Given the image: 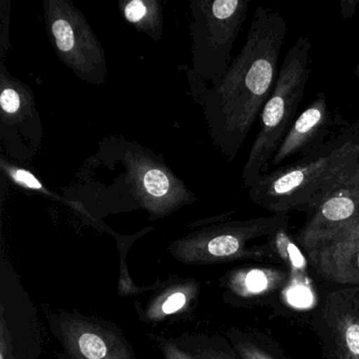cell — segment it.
<instances>
[{"label": "cell", "instance_id": "10", "mask_svg": "<svg viewBox=\"0 0 359 359\" xmlns=\"http://www.w3.org/2000/svg\"><path fill=\"white\" fill-rule=\"evenodd\" d=\"M0 142L8 155L30 163L43 140V127L34 92L0 66Z\"/></svg>", "mask_w": 359, "mask_h": 359}, {"label": "cell", "instance_id": "5", "mask_svg": "<svg viewBox=\"0 0 359 359\" xmlns=\"http://www.w3.org/2000/svg\"><path fill=\"white\" fill-rule=\"evenodd\" d=\"M192 69L187 72L216 87L232 64L235 41L250 9V0H190Z\"/></svg>", "mask_w": 359, "mask_h": 359}, {"label": "cell", "instance_id": "11", "mask_svg": "<svg viewBox=\"0 0 359 359\" xmlns=\"http://www.w3.org/2000/svg\"><path fill=\"white\" fill-rule=\"evenodd\" d=\"M351 129L330 110L327 97L320 93L295 119L271 165L276 169L319 154L346 137Z\"/></svg>", "mask_w": 359, "mask_h": 359}, {"label": "cell", "instance_id": "2", "mask_svg": "<svg viewBox=\"0 0 359 359\" xmlns=\"http://www.w3.org/2000/svg\"><path fill=\"white\" fill-rule=\"evenodd\" d=\"M287 30L278 11L259 6L245 45L216 87L208 88L187 72L191 96L203 109L212 144L229 163L236 158L274 90Z\"/></svg>", "mask_w": 359, "mask_h": 359}, {"label": "cell", "instance_id": "13", "mask_svg": "<svg viewBox=\"0 0 359 359\" xmlns=\"http://www.w3.org/2000/svg\"><path fill=\"white\" fill-rule=\"evenodd\" d=\"M201 287L196 279L170 276L156 283L146 302L135 304L136 312L140 320L149 325L186 319L198 304Z\"/></svg>", "mask_w": 359, "mask_h": 359}, {"label": "cell", "instance_id": "16", "mask_svg": "<svg viewBox=\"0 0 359 359\" xmlns=\"http://www.w3.org/2000/svg\"><path fill=\"white\" fill-rule=\"evenodd\" d=\"M163 359H241L232 344L224 338L205 333H182L177 336L152 335Z\"/></svg>", "mask_w": 359, "mask_h": 359}, {"label": "cell", "instance_id": "19", "mask_svg": "<svg viewBox=\"0 0 359 359\" xmlns=\"http://www.w3.org/2000/svg\"><path fill=\"white\" fill-rule=\"evenodd\" d=\"M271 236H272L273 247L278 252L280 257L292 266V268L299 272H304L306 268V258L287 234L285 226L277 229L271 234Z\"/></svg>", "mask_w": 359, "mask_h": 359}, {"label": "cell", "instance_id": "12", "mask_svg": "<svg viewBox=\"0 0 359 359\" xmlns=\"http://www.w3.org/2000/svg\"><path fill=\"white\" fill-rule=\"evenodd\" d=\"M309 214V219L298 235V241L304 248L346 232L358 224L359 169Z\"/></svg>", "mask_w": 359, "mask_h": 359}, {"label": "cell", "instance_id": "14", "mask_svg": "<svg viewBox=\"0 0 359 359\" xmlns=\"http://www.w3.org/2000/svg\"><path fill=\"white\" fill-rule=\"evenodd\" d=\"M309 262L325 278L359 285V229H348L304 248Z\"/></svg>", "mask_w": 359, "mask_h": 359}, {"label": "cell", "instance_id": "20", "mask_svg": "<svg viewBox=\"0 0 359 359\" xmlns=\"http://www.w3.org/2000/svg\"><path fill=\"white\" fill-rule=\"evenodd\" d=\"M287 302L294 308L308 309L314 304L315 297L308 283L304 281L293 280L285 292Z\"/></svg>", "mask_w": 359, "mask_h": 359}, {"label": "cell", "instance_id": "24", "mask_svg": "<svg viewBox=\"0 0 359 359\" xmlns=\"http://www.w3.org/2000/svg\"><path fill=\"white\" fill-rule=\"evenodd\" d=\"M357 74H358V77H359V64H358V66H357Z\"/></svg>", "mask_w": 359, "mask_h": 359}, {"label": "cell", "instance_id": "25", "mask_svg": "<svg viewBox=\"0 0 359 359\" xmlns=\"http://www.w3.org/2000/svg\"><path fill=\"white\" fill-rule=\"evenodd\" d=\"M357 226V228H358V229H359V224H356V226Z\"/></svg>", "mask_w": 359, "mask_h": 359}, {"label": "cell", "instance_id": "15", "mask_svg": "<svg viewBox=\"0 0 359 359\" xmlns=\"http://www.w3.org/2000/svg\"><path fill=\"white\" fill-rule=\"evenodd\" d=\"M350 291L327 297L325 320L333 336L336 359H359V304L356 292Z\"/></svg>", "mask_w": 359, "mask_h": 359}, {"label": "cell", "instance_id": "4", "mask_svg": "<svg viewBox=\"0 0 359 359\" xmlns=\"http://www.w3.org/2000/svg\"><path fill=\"white\" fill-rule=\"evenodd\" d=\"M311 41L300 36L285 56L276 85L260 113L259 132L243 170V188L270 172L271 161L297 118L311 73Z\"/></svg>", "mask_w": 359, "mask_h": 359}, {"label": "cell", "instance_id": "9", "mask_svg": "<svg viewBox=\"0 0 359 359\" xmlns=\"http://www.w3.org/2000/svg\"><path fill=\"white\" fill-rule=\"evenodd\" d=\"M47 319L62 348L58 359H137L131 342L112 321L77 310L55 311Z\"/></svg>", "mask_w": 359, "mask_h": 359}, {"label": "cell", "instance_id": "7", "mask_svg": "<svg viewBox=\"0 0 359 359\" xmlns=\"http://www.w3.org/2000/svg\"><path fill=\"white\" fill-rule=\"evenodd\" d=\"M43 352L39 311L3 251L0 256V359H39Z\"/></svg>", "mask_w": 359, "mask_h": 359}, {"label": "cell", "instance_id": "1", "mask_svg": "<svg viewBox=\"0 0 359 359\" xmlns=\"http://www.w3.org/2000/svg\"><path fill=\"white\" fill-rule=\"evenodd\" d=\"M64 194L68 205L98 224L136 211L154 222L197 201L163 155L121 135L100 142Z\"/></svg>", "mask_w": 359, "mask_h": 359}, {"label": "cell", "instance_id": "8", "mask_svg": "<svg viewBox=\"0 0 359 359\" xmlns=\"http://www.w3.org/2000/svg\"><path fill=\"white\" fill-rule=\"evenodd\" d=\"M287 216L274 214L270 217L245 222H229L201 226L176 239L169 253L188 266H207L248 255L247 243L255 237L272 234L287 224Z\"/></svg>", "mask_w": 359, "mask_h": 359}, {"label": "cell", "instance_id": "23", "mask_svg": "<svg viewBox=\"0 0 359 359\" xmlns=\"http://www.w3.org/2000/svg\"><path fill=\"white\" fill-rule=\"evenodd\" d=\"M359 0H341L339 3L340 8H341V14L344 18H352L356 11L357 6H358Z\"/></svg>", "mask_w": 359, "mask_h": 359}, {"label": "cell", "instance_id": "21", "mask_svg": "<svg viewBox=\"0 0 359 359\" xmlns=\"http://www.w3.org/2000/svg\"><path fill=\"white\" fill-rule=\"evenodd\" d=\"M229 337L233 348L241 359H273L238 332H231Z\"/></svg>", "mask_w": 359, "mask_h": 359}, {"label": "cell", "instance_id": "18", "mask_svg": "<svg viewBox=\"0 0 359 359\" xmlns=\"http://www.w3.org/2000/svg\"><path fill=\"white\" fill-rule=\"evenodd\" d=\"M280 280V275L262 269H243L231 273L226 278V290L238 297H251L270 291Z\"/></svg>", "mask_w": 359, "mask_h": 359}, {"label": "cell", "instance_id": "17", "mask_svg": "<svg viewBox=\"0 0 359 359\" xmlns=\"http://www.w3.org/2000/svg\"><path fill=\"white\" fill-rule=\"evenodd\" d=\"M123 18L138 32L158 43L163 33V8L159 0H130L121 3Z\"/></svg>", "mask_w": 359, "mask_h": 359}, {"label": "cell", "instance_id": "22", "mask_svg": "<svg viewBox=\"0 0 359 359\" xmlns=\"http://www.w3.org/2000/svg\"><path fill=\"white\" fill-rule=\"evenodd\" d=\"M10 1H1V57L5 55L8 48L10 47L9 22H10Z\"/></svg>", "mask_w": 359, "mask_h": 359}, {"label": "cell", "instance_id": "3", "mask_svg": "<svg viewBox=\"0 0 359 359\" xmlns=\"http://www.w3.org/2000/svg\"><path fill=\"white\" fill-rule=\"evenodd\" d=\"M348 135L323 152L258 177L250 187L255 205L274 214L310 212L359 169V137Z\"/></svg>", "mask_w": 359, "mask_h": 359}, {"label": "cell", "instance_id": "6", "mask_svg": "<svg viewBox=\"0 0 359 359\" xmlns=\"http://www.w3.org/2000/svg\"><path fill=\"white\" fill-rule=\"evenodd\" d=\"M50 41L60 62L81 81L102 86L109 75L106 53L87 18L71 0H43Z\"/></svg>", "mask_w": 359, "mask_h": 359}]
</instances>
